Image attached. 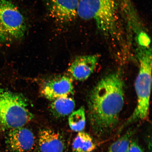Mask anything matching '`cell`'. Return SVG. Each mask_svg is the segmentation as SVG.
I'll use <instances>...</instances> for the list:
<instances>
[{"label":"cell","mask_w":152,"mask_h":152,"mask_svg":"<svg viewBox=\"0 0 152 152\" xmlns=\"http://www.w3.org/2000/svg\"><path fill=\"white\" fill-rule=\"evenodd\" d=\"M124 83L120 74L104 77L91 91L87 100L91 131L101 138L113 132L118 125L124 104Z\"/></svg>","instance_id":"1"},{"label":"cell","mask_w":152,"mask_h":152,"mask_svg":"<svg viewBox=\"0 0 152 152\" xmlns=\"http://www.w3.org/2000/svg\"><path fill=\"white\" fill-rule=\"evenodd\" d=\"M137 56L140 66L135 84L137 103L123 128L138 121L144 120L149 115L152 82L151 47H138Z\"/></svg>","instance_id":"2"},{"label":"cell","mask_w":152,"mask_h":152,"mask_svg":"<svg viewBox=\"0 0 152 152\" xmlns=\"http://www.w3.org/2000/svg\"><path fill=\"white\" fill-rule=\"evenodd\" d=\"M78 16L92 20L104 35L113 37L117 32L116 9L114 0H78Z\"/></svg>","instance_id":"3"},{"label":"cell","mask_w":152,"mask_h":152,"mask_svg":"<svg viewBox=\"0 0 152 152\" xmlns=\"http://www.w3.org/2000/svg\"><path fill=\"white\" fill-rule=\"evenodd\" d=\"M23 95L0 89V126L11 129L23 127L34 118Z\"/></svg>","instance_id":"4"},{"label":"cell","mask_w":152,"mask_h":152,"mask_svg":"<svg viewBox=\"0 0 152 152\" xmlns=\"http://www.w3.org/2000/svg\"><path fill=\"white\" fill-rule=\"evenodd\" d=\"M26 30L24 17L18 7L10 0H0V43L22 39Z\"/></svg>","instance_id":"5"},{"label":"cell","mask_w":152,"mask_h":152,"mask_svg":"<svg viewBox=\"0 0 152 152\" xmlns=\"http://www.w3.org/2000/svg\"><path fill=\"white\" fill-rule=\"evenodd\" d=\"M41 93L47 99L53 101L73 94V85L71 79L67 76H57L44 82L41 87Z\"/></svg>","instance_id":"6"},{"label":"cell","mask_w":152,"mask_h":152,"mask_svg":"<svg viewBox=\"0 0 152 152\" xmlns=\"http://www.w3.org/2000/svg\"><path fill=\"white\" fill-rule=\"evenodd\" d=\"M7 144L10 152H30L35 144V137L28 128L21 127L10 131Z\"/></svg>","instance_id":"7"},{"label":"cell","mask_w":152,"mask_h":152,"mask_svg":"<svg viewBox=\"0 0 152 152\" xmlns=\"http://www.w3.org/2000/svg\"><path fill=\"white\" fill-rule=\"evenodd\" d=\"M78 0H47L48 9L52 18L61 23H68L78 16Z\"/></svg>","instance_id":"8"},{"label":"cell","mask_w":152,"mask_h":152,"mask_svg":"<svg viewBox=\"0 0 152 152\" xmlns=\"http://www.w3.org/2000/svg\"><path fill=\"white\" fill-rule=\"evenodd\" d=\"M96 55L79 56L72 63L69 71L76 80H86L94 72L98 60Z\"/></svg>","instance_id":"9"},{"label":"cell","mask_w":152,"mask_h":152,"mask_svg":"<svg viewBox=\"0 0 152 152\" xmlns=\"http://www.w3.org/2000/svg\"><path fill=\"white\" fill-rule=\"evenodd\" d=\"M38 141L41 152H64L66 149L65 142L62 136L50 129L41 131Z\"/></svg>","instance_id":"10"},{"label":"cell","mask_w":152,"mask_h":152,"mask_svg":"<svg viewBox=\"0 0 152 152\" xmlns=\"http://www.w3.org/2000/svg\"><path fill=\"white\" fill-rule=\"evenodd\" d=\"M75 107V102L73 99L68 96H64L53 100L50 110L54 116L61 118L70 115Z\"/></svg>","instance_id":"11"},{"label":"cell","mask_w":152,"mask_h":152,"mask_svg":"<svg viewBox=\"0 0 152 152\" xmlns=\"http://www.w3.org/2000/svg\"><path fill=\"white\" fill-rule=\"evenodd\" d=\"M72 145V152H93L96 145L92 137L88 133L78 132Z\"/></svg>","instance_id":"12"},{"label":"cell","mask_w":152,"mask_h":152,"mask_svg":"<svg viewBox=\"0 0 152 152\" xmlns=\"http://www.w3.org/2000/svg\"><path fill=\"white\" fill-rule=\"evenodd\" d=\"M86 123L85 110L83 107L73 112L70 114L68 118L70 128L74 132H83L85 128Z\"/></svg>","instance_id":"13"},{"label":"cell","mask_w":152,"mask_h":152,"mask_svg":"<svg viewBox=\"0 0 152 152\" xmlns=\"http://www.w3.org/2000/svg\"><path fill=\"white\" fill-rule=\"evenodd\" d=\"M134 131L129 130L111 144L107 152H126Z\"/></svg>","instance_id":"14"},{"label":"cell","mask_w":152,"mask_h":152,"mask_svg":"<svg viewBox=\"0 0 152 152\" xmlns=\"http://www.w3.org/2000/svg\"><path fill=\"white\" fill-rule=\"evenodd\" d=\"M126 152H143L142 148L137 142L131 141Z\"/></svg>","instance_id":"15"}]
</instances>
